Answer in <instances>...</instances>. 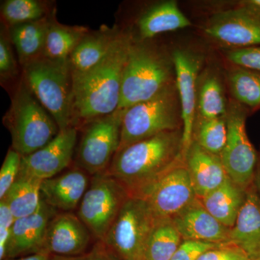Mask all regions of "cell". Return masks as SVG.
I'll use <instances>...</instances> for the list:
<instances>
[{"label": "cell", "instance_id": "obj_42", "mask_svg": "<svg viewBox=\"0 0 260 260\" xmlns=\"http://www.w3.org/2000/svg\"><path fill=\"white\" fill-rule=\"evenodd\" d=\"M49 260H86V254H83V255L75 256L52 255V254H51Z\"/></svg>", "mask_w": 260, "mask_h": 260}, {"label": "cell", "instance_id": "obj_32", "mask_svg": "<svg viewBox=\"0 0 260 260\" xmlns=\"http://www.w3.org/2000/svg\"><path fill=\"white\" fill-rule=\"evenodd\" d=\"M8 27L2 24L0 31V80L1 84L10 83L18 78L19 68Z\"/></svg>", "mask_w": 260, "mask_h": 260}, {"label": "cell", "instance_id": "obj_4", "mask_svg": "<svg viewBox=\"0 0 260 260\" xmlns=\"http://www.w3.org/2000/svg\"><path fill=\"white\" fill-rule=\"evenodd\" d=\"M3 123L12 138V148L22 156L37 151L59 134L60 129L52 116L20 78L12 96Z\"/></svg>", "mask_w": 260, "mask_h": 260}, {"label": "cell", "instance_id": "obj_12", "mask_svg": "<svg viewBox=\"0 0 260 260\" xmlns=\"http://www.w3.org/2000/svg\"><path fill=\"white\" fill-rule=\"evenodd\" d=\"M175 70L176 86L180 100L182 116V155L192 143L193 127L196 117L197 83L204 65L205 57L200 51L177 48L172 53Z\"/></svg>", "mask_w": 260, "mask_h": 260}, {"label": "cell", "instance_id": "obj_3", "mask_svg": "<svg viewBox=\"0 0 260 260\" xmlns=\"http://www.w3.org/2000/svg\"><path fill=\"white\" fill-rule=\"evenodd\" d=\"M175 83L172 54L152 40L133 41L123 73L118 109H126L149 100Z\"/></svg>", "mask_w": 260, "mask_h": 260}, {"label": "cell", "instance_id": "obj_5", "mask_svg": "<svg viewBox=\"0 0 260 260\" xmlns=\"http://www.w3.org/2000/svg\"><path fill=\"white\" fill-rule=\"evenodd\" d=\"M22 79L60 130L73 126V72L69 59L42 56L21 67Z\"/></svg>", "mask_w": 260, "mask_h": 260}, {"label": "cell", "instance_id": "obj_38", "mask_svg": "<svg viewBox=\"0 0 260 260\" xmlns=\"http://www.w3.org/2000/svg\"><path fill=\"white\" fill-rule=\"evenodd\" d=\"M86 260H119L104 242L98 241L90 252L86 254Z\"/></svg>", "mask_w": 260, "mask_h": 260}, {"label": "cell", "instance_id": "obj_19", "mask_svg": "<svg viewBox=\"0 0 260 260\" xmlns=\"http://www.w3.org/2000/svg\"><path fill=\"white\" fill-rule=\"evenodd\" d=\"M88 174L79 167L42 181V200L57 211H73L88 188Z\"/></svg>", "mask_w": 260, "mask_h": 260}, {"label": "cell", "instance_id": "obj_28", "mask_svg": "<svg viewBox=\"0 0 260 260\" xmlns=\"http://www.w3.org/2000/svg\"><path fill=\"white\" fill-rule=\"evenodd\" d=\"M89 30L87 27L81 25H63L55 17L48 30L44 56L54 59H69Z\"/></svg>", "mask_w": 260, "mask_h": 260}, {"label": "cell", "instance_id": "obj_14", "mask_svg": "<svg viewBox=\"0 0 260 260\" xmlns=\"http://www.w3.org/2000/svg\"><path fill=\"white\" fill-rule=\"evenodd\" d=\"M78 140V129L70 126L60 130L47 145L28 155L22 156L19 175L46 180L59 175L69 167Z\"/></svg>", "mask_w": 260, "mask_h": 260}, {"label": "cell", "instance_id": "obj_23", "mask_svg": "<svg viewBox=\"0 0 260 260\" xmlns=\"http://www.w3.org/2000/svg\"><path fill=\"white\" fill-rule=\"evenodd\" d=\"M121 28L101 27L98 30H89L70 56L73 73H80L91 69L107 55Z\"/></svg>", "mask_w": 260, "mask_h": 260}, {"label": "cell", "instance_id": "obj_36", "mask_svg": "<svg viewBox=\"0 0 260 260\" xmlns=\"http://www.w3.org/2000/svg\"><path fill=\"white\" fill-rule=\"evenodd\" d=\"M223 244L183 240L171 260H198L207 251Z\"/></svg>", "mask_w": 260, "mask_h": 260}, {"label": "cell", "instance_id": "obj_1", "mask_svg": "<svg viewBox=\"0 0 260 260\" xmlns=\"http://www.w3.org/2000/svg\"><path fill=\"white\" fill-rule=\"evenodd\" d=\"M133 39L121 28L107 55L91 69L73 73V126L112 114L121 99L123 73Z\"/></svg>", "mask_w": 260, "mask_h": 260}, {"label": "cell", "instance_id": "obj_18", "mask_svg": "<svg viewBox=\"0 0 260 260\" xmlns=\"http://www.w3.org/2000/svg\"><path fill=\"white\" fill-rule=\"evenodd\" d=\"M189 19L174 0L150 5L137 18L135 30L129 31L133 42H145L164 32L191 26Z\"/></svg>", "mask_w": 260, "mask_h": 260}, {"label": "cell", "instance_id": "obj_10", "mask_svg": "<svg viewBox=\"0 0 260 260\" xmlns=\"http://www.w3.org/2000/svg\"><path fill=\"white\" fill-rule=\"evenodd\" d=\"M125 109L87 123L77 153L78 167L94 176L105 173L117 153Z\"/></svg>", "mask_w": 260, "mask_h": 260}, {"label": "cell", "instance_id": "obj_11", "mask_svg": "<svg viewBox=\"0 0 260 260\" xmlns=\"http://www.w3.org/2000/svg\"><path fill=\"white\" fill-rule=\"evenodd\" d=\"M212 13L202 27L211 42L227 49L260 45V16L237 2Z\"/></svg>", "mask_w": 260, "mask_h": 260}, {"label": "cell", "instance_id": "obj_31", "mask_svg": "<svg viewBox=\"0 0 260 260\" xmlns=\"http://www.w3.org/2000/svg\"><path fill=\"white\" fill-rule=\"evenodd\" d=\"M227 140L226 116L195 117L192 141L215 155H220Z\"/></svg>", "mask_w": 260, "mask_h": 260}, {"label": "cell", "instance_id": "obj_27", "mask_svg": "<svg viewBox=\"0 0 260 260\" xmlns=\"http://www.w3.org/2000/svg\"><path fill=\"white\" fill-rule=\"evenodd\" d=\"M42 181L19 175L9 191L3 198L15 218H21L35 213L42 203L41 184Z\"/></svg>", "mask_w": 260, "mask_h": 260}, {"label": "cell", "instance_id": "obj_43", "mask_svg": "<svg viewBox=\"0 0 260 260\" xmlns=\"http://www.w3.org/2000/svg\"><path fill=\"white\" fill-rule=\"evenodd\" d=\"M254 260H260V258H259V259H254Z\"/></svg>", "mask_w": 260, "mask_h": 260}, {"label": "cell", "instance_id": "obj_17", "mask_svg": "<svg viewBox=\"0 0 260 260\" xmlns=\"http://www.w3.org/2000/svg\"><path fill=\"white\" fill-rule=\"evenodd\" d=\"M57 213V210L42 200L40 207L35 213L16 219L12 228L6 259L40 252L48 224Z\"/></svg>", "mask_w": 260, "mask_h": 260}, {"label": "cell", "instance_id": "obj_37", "mask_svg": "<svg viewBox=\"0 0 260 260\" xmlns=\"http://www.w3.org/2000/svg\"><path fill=\"white\" fill-rule=\"evenodd\" d=\"M198 260H251L237 246L231 244H223L210 249L200 256Z\"/></svg>", "mask_w": 260, "mask_h": 260}, {"label": "cell", "instance_id": "obj_22", "mask_svg": "<svg viewBox=\"0 0 260 260\" xmlns=\"http://www.w3.org/2000/svg\"><path fill=\"white\" fill-rule=\"evenodd\" d=\"M227 90L224 72L213 65L203 68L197 83L196 116L225 117L230 99Z\"/></svg>", "mask_w": 260, "mask_h": 260}, {"label": "cell", "instance_id": "obj_29", "mask_svg": "<svg viewBox=\"0 0 260 260\" xmlns=\"http://www.w3.org/2000/svg\"><path fill=\"white\" fill-rule=\"evenodd\" d=\"M182 242L172 220H157L145 246L143 260H171Z\"/></svg>", "mask_w": 260, "mask_h": 260}, {"label": "cell", "instance_id": "obj_30", "mask_svg": "<svg viewBox=\"0 0 260 260\" xmlns=\"http://www.w3.org/2000/svg\"><path fill=\"white\" fill-rule=\"evenodd\" d=\"M55 11L50 2L40 0H6L1 4L2 20L7 27L37 21Z\"/></svg>", "mask_w": 260, "mask_h": 260}, {"label": "cell", "instance_id": "obj_7", "mask_svg": "<svg viewBox=\"0 0 260 260\" xmlns=\"http://www.w3.org/2000/svg\"><path fill=\"white\" fill-rule=\"evenodd\" d=\"M156 222L144 199L129 197L102 242L119 260H143Z\"/></svg>", "mask_w": 260, "mask_h": 260}, {"label": "cell", "instance_id": "obj_13", "mask_svg": "<svg viewBox=\"0 0 260 260\" xmlns=\"http://www.w3.org/2000/svg\"><path fill=\"white\" fill-rule=\"evenodd\" d=\"M142 198L157 220H172L198 197L184 162L168 172Z\"/></svg>", "mask_w": 260, "mask_h": 260}, {"label": "cell", "instance_id": "obj_8", "mask_svg": "<svg viewBox=\"0 0 260 260\" xmlns=\"http://www.w3.org/2000/svg\"><path fill=\"white\" fill-rule=\"evenodd\" d=\"M129 198L127 191L108 173L93 176L80 202L78 216L95 239L103 242Z\"/></svg>", "mask_w": 260, "mask_h": 260}, {"label": "cell", "instance_id": "obj_6", "mask_svg": "<svg viewBox=\"0 0 260 260\" xmlns=\"http://www.w3.org/2000/svg\"><path fill=\"white\" fill-rule=\"evenodd\" d=\"M182 127L180 100L175 83L152 99L125 109L118 151L164 132Z\"/></svg>", "mask_w": 260, "mask_h": 260}, {"label": "cell", "instance_id": "obj_24", "mask_svg": "<svg viewBox=\"0 0 260 260\" xmlns=\"http://www.w3.org/2000/svg\"><path fill=\"white\" fill-rule=\"evenodd\" d=\"M56 11L46 18L8 27L10 40L18 54L20 66L44 56L46 39Z\"/></svg>", "mask_w": 260, "mask_h": 260}, {"label": "cell", "instance_id": "obj_2", "mask_svg": "<svg viewBox=\"0 0 260 260\" xmlns=\"http://www.w3.org/2000/svg\"><path fill=\"white\" fill-rule=\"evenodd\" d=\"M182 129L164 132L119 150L107 173L142 198L168 172L184 162Z\"/></svg>", "mask_w": 260, "mask_h": 260}, {"label": "cell", "instance_id": "obj_21", "mask_svg": "<svg viewBox=\"0 0 260 260\" xmlns=\"http://www.w3.org/2000/svg\"><path fill=\"white\" fill-rule=\"evenodd\" d=\"M251 260L260 258V194L254 186L246 190L245 200L230 230V242Z\"/></svg>", "mask_w": 260, "mask_h": 260}, {"label": "cell", "instance_id": "obj_20", "mask_svg": "<svg viewBox=\"0 0 260 260\" xmlns=\"http://www.w3.org/2000/svg\"><path fill=\"white\" fill-rule=\"evenodd\" d=\"M184 165L198 199L204 198L229 178L220 155L192 141L184 158Z\"/></svg>", "mask_w": 260, "mask_h": 260}, {"label": "cell", "instance_id": "obj_35", "mask_svg": "<svg viewBox=\"0 0 260 260\" xmlns=\"http://www.w3.org/2000/svg\"><path fill=\"white\" fill-rule=\"evenodd\" d=\"M15 217L5 200L0 201V259L7 257L8 244Z\"/></svg>", "mask_w": 260, "mask_h": 260}, {"label": "cell", "instance_id": "obj_39", "mask_svg": "<svg viewBox=\"0 0 260 260\" xmlns=\"http://www.w3.org/2000/svg\"><path fill=\"white\" fill-rule=\"evenodd\" d=\"M237 3L260 16V0H242Z\"/></svg>", "mask_w": 260, "mask_h": 260}, {"label": "cell", "instance_id": "obj_16", "mask_svg": "<svg viewBox=\"0 0 260 260\" xmlns=\"http://www.w3.org/2000/svg\"><path fill=\"white\" fill-rule=\"evenodd\" d=\"M172 222L183 240L230 244L231 229L214 218L198 198L173 219Z\"/></svg>", "mask_w": 260, "mask_h": 260}, {"label": "cell", "instance_id": "obj_26", "mask_svg": "<svg viewBox=\"0 0 260 260\" xmlns=\"http://www.w3.org/2000/svg\"><path fill=\"white\" fill-rule=\"evenodd\" d=\"M223 72L231 99L246 108L251 114L259 110V72L229 63Z\"/></svg>", "mask_w": 260, "mask_h": 260}, {"label": "cell", "instance_id": "obj_41", "mask_svg": "<svg viewBox=\"0 0 260 260\" xmlns=\"http://www.w3.org/2000/svg\"><path fill=\"white\" fill-rule=\"evenodd\" d=\"M253 186L255 187L256 191L260 194V150L258 151V161L256 164L255 174H254Z\"/></svg>", "mask_w": 260, "mask_h": 260}, {"label": "cell", "instance_id": "obj_34", "mask_svg": "<svg viewBox=\"0 0 260 260\" xmlns=\"http://www.w3.org/2000/svg\"><path fill=\"white\" fill-rule=\"evenodd\" d=\"M224 55L229 64L249 68L260 73V45L227 49Z\"/></svg>", "mask_w": 260, "mask_h": 260}, {"label": "cell", "instance_id": "obj_15", "mask_svg": "<svg viewBox=\"0 0 260 260\" xmlns=\"http://www.w3.org/2000/svg\"><path fill=\"white\" fill-rule=\"evenodd\" d=\"M91 233L78 215L71 212L57 213L51 219L40 252L52 255H83Z\"/></svg>", "mask_w": 260, "mask_h": 260}, {"label": "cell", "instance_id": "obj_33", "mask_svg": "<svg viewBox=\"0 0 260 260\" xmlns=\"http://www.w3.org/2000/svg\"><path fill=\"white\" fill-rule=\"evenodd\" d=\"M22 155L10 148L0 170V200L3 199L14 184L20 174Z\"/></svg>", "mask_w": 260, "mask_h": 260}, {"label": "cell", "instance_id": "obj_25", "mask_svg": "<svg viewBox=\"0 0 260 260\" xmlns=\"http://www.w3.org/2000/svg\"><path fill=\"white\" fill-rule=\"evenodd\" d=\"M246 192L229 177L217 189L199 200L214 218L232 229L244 204Z\"/></svg>", "mask_w": 260, "mask_h": 260}, {"label": "cell", "instance_id": "obj_40", "mask_svg": "<svg viewBox=\"0 0 260 260\" xmlns=\"http://www.w3.org/2000/svg\"><path fill=\"white\" fill-rule=\"evenodd\" d=\"M51 254L46 252H38L34 254H30V255L24 256V257L20 258V259H6L5 260H49Z\"/></svg>", "mask_w": 260, "mask_h": 260}, {"label": "cell", "instance_id": "obj_9", "mask_svg": "<svg viewBox=\"0 0 260 260\" xmlns=\"http://www.w3.org/2000/svg\"><path fill=\"white\" fill-rule=\"evenodd\" d=\"M251 112L229 99L226 115L227 140L220 158L229 179L244 190L253 185L258 151L248 138L246 121Z\"/></svg>", "mask_w": 260, "mask_h": 260}]
</instances>
